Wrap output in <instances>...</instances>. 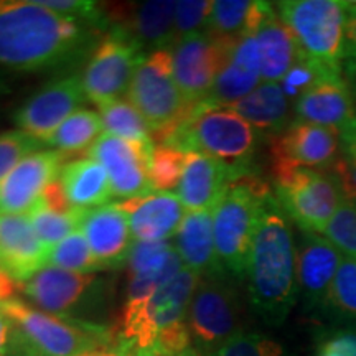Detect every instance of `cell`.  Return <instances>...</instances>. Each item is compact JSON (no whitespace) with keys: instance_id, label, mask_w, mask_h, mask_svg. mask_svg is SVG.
Wrapping results in <instances>:
<instances>
[{"instance_id":"cell-1","label":"cell","mask_w":356,"mask_h":356,"mask_svg":"<svg viewBox=\"0 0 356 356\" xmlns=\"http://www.w3.org/2000/svg\"><path fill=\"white\" fill-rule=\"evenodd\" d=\"M86 26L38 0H0V65L37 71L70 63L88 50Z\"/></svg>"},{"instance_id":"cell-2","label":"cell","mask_w":356,"mask_h":356,"mask_svg":"<svg viewBox=\"0 0 356 356\" xmlns=\"http://www.w3.org/2000/svg\"><path fill=\"white\" fill-rule=\"evenodd\" d=\"M252 310L269 327L286 322L299 297L293 234L274 195L266 200L246 267Z\"/></svg>"},{"instance_id":"cell-3","label":"cell","mask_w":356,"mask_h":356,"mask_svg":"<svg viewBox=\"0 0 356 356\" xmlns=\"http://www.w3.org/2000/svg\"><path fill=\"white\" fill-rule=\"evenodd\" d=\"M200 280L198 274L184 269L147 300L126 302L115 328L118 340L155 356H178L188 350L186 317Z\"/></svg>"},{"instance_id":"cell-4","label":"cell","mask_w":356,"mask_h":356,"mask_svg":"<svg viewBox=\"0 0 356 356\" xmlns=\"http://www.w3.org/2000/svg\"><path fill=\"white\" fill-rule=\"evenodd\" d=\"M256 132L248 121L225 106L202 102L177 126L154 136L155 144L170 145L181 152H198L220 159L241 170H252Z\"/></svg>"},{"instance_id":"cell-5","label":"cell","mask_w":356,"mask_h":356,"mask_svg":"<svg viewBox=\"0 0 356 356\" xmlns=\"http://www.w3.org/2000/svg\"><path fill=\"white\" fill-rule=\"evenodd\" d=\"M270 186L254 172L236 178L213 210V234L218 261L228 275L246 277L254 234Z\"/></svg>"},{"instance_id":"cell-6","label":"cell","mask_w":356,"mask_h":356,"mask_svg":"<svg viewBox=\"0 0 356 356\" xmlns=\"http://www.w3.org/2000/svg\"><path fill=\"white\" fill-rule=\"evenodd\" d=\"M0 312L10 320L13 332L42 356H78L118 341L101 325L58 317L17 297L0 304Z\"/></svg>"},{"instance_id":"cell-7","label":"cell","mask_w":356,"mask_h":356,"mask_svg":"<svg viewBox=\"0 0 356 356\" xmlns=\"http://www.w3.org/2000/svg\"><path fill=\"white\" fill-rule=\"evenodd\" d=\"M275 12L292 32L302 55L323 68L343 73L346 2L284 0L275 3Z\"/></svg>"},{"instance_id":"cell-8","label":"cell","mask_w":356,"mask_h":356,"mask_svg":"<svg viewBox=\"0 0 356 356\" xmlns=\"http://www.w3.org/2000/svg\"><path fill=\"white\" fill-rule=\"evenodd\" d=\"M274 197L304 233L323 234L343 202L346 188L337 172L304 167L274 168Z\"/></svg>"},{"instance_id":"cell-9","label":"cell","mask_w":356,"mask_h":356,"mask_svg":"<svg viewBox=\"0 0 356 356\" xmlns=\"http://www.w3.org/2000/svg\"><path fill=\"white\" fill-rule=\"evenodd\" d=\"M129 102L155 134L177 126L197 104H188L173 78L172 50L150 51L137 68L129 89Z\"/></svg>"},{"instance_id":"cell-10","label":"cell","mask_w":356,"mask_h":356,"mask_svg":"<svg viewBox=\"0 0 356 356\" xmlns=\"http://www.w3.org/2000/svg\"><path fill=\"white\" fill-rule=\"evenodd\" d=\"M186 325L202 356L215 353L231 337L243 330L241 302L226 277L200 280L191 297Z\"/></svg>"},{"instance_id":"cell-11","label":"cell","mask_w":356,"mask_h":356,"mask_svg":"<svg viewBox=\"0 0 356 356\" xmlns=\"http://www.w3.org/2000/svg\"><path fill=\"white\" fill-rule=\"evenodd\" d=\"M145 51L121 30L114 29L101 40L81 74L86 97L99 108L129 95L136 71Z\"/></svg>"},{"instance_id":"cell-12","label":"cell","mask_w":356,"mask_h":356,"mask_svg":"<svg viewBox=\"0 0 356 356\" xmlns=\"http://www.w3.org/2000/svg\"><path fill=\"white\" fill-rule=\"evenodd\" d=\"M234 44V40L215 38L207 32L186 35L173 44V78L188 104L207 99Z\"/></svg>"},{"instance_id":"cell-13","label":"cell","mask_w":356,"mask_h":356,"mask_svg":"<svg viewBox=\"0 0 356 356\" xmlns=\"http://www.w3.org/2000/svg\"><path fill=\"white\" fill-rule=\"evenodd\" d=\"M154 147L134 144L102 132L88 150V155L108 170L113 197L131 200L147 197L155 191L149 175Z\"/></svg>"},{"instance_id":"cell-14","label":"cell","mask_w":356,"mask_h":356,"mask_svg":"<svg viewBox=\"0 0 356 356\" xmlns=\"http://www.w3.org/2000/svg\"><path fill=\"white\" fill-rule=\"evenodd\" d=\"M270 167H304L327 172L340 160V131L293 121L270 140Z\"/></svg>"},{"instance_id":"cell-15","label":"cell","mask_w":356,"mask_h":356,"mask_svg":"<svg viewBox=\"0 0 356 356\" xmlns=\"http://www.w3.org/2000/svg\"><path fill=\"white\" fill-rule=\"evenodd\" d=\"M79 74L58 78L35 92L29 101L17 109L13 121L29 136L43 140L55 132L71 114H74L86 101Z\"/></svg>"},{"instance_id":"cell-16","label":"cell","mask_w":356,"mask_h":356,"mask_svg":"<svg viewBox=\"0 0 356 356\" xmlns=\"http://www.w3.org/2000/svg\"><path fill=\"white\" fill-rule=\"evenodd\" d=\"M66 155L43 149L25 157L0 181V215H30L43 191L60 177Z\"/></svg>"},{"instance_id":"cell-17","label":"cell","mask_w":356,"mask_h":356,"mask_svg":"<svg viewBox=\"0 0 356 356\" xmlns=\"http://www.w3.org/2000/svg\"><path fill=\"white\" fill-rule=\"evenodd\" d=\"M175 8L172 0L142 3H114L104 7L108 22L142 50H170L175 44Z\"/></svg>"},{"instance_id":"cell-18","label":"cell","mask_w":356,"mask_h":356,"mask_svg":"<svg viewBox=\"0 0 356 356\" xmlns=\"http://www.w3.org/2000/svg\"><path fill=\"white\" fill-rule=\"evenodd\" d=\"M252 170H241L207 154L186 152L184 175L177 186L186 211H213L236 178Z\"/></svg>"},{"instance_id":"cell-19","label":"cell","mask_w":356,"mask_h":356,"mask_svg":"<svg viewBox=\"0 0 356 356\" xmlns=\"http://www.w3.org/2000/svg\"><path fill=\"white\" fill-rule=\"evenodd\" d=\"M341 252L325 236L304 233L296 246L297 284L309 310H325Z\"/></svg>"},{"instance_id":"cell-20","label":"cell","mask_w":356,"mask_h":356,"mask_svg":"<svg viewBox=\"0 0 356 356\" xmlns=\"http://www.w3.org/2000/svg\"><path fill=\"white\" fill-rule=\"evenodd\" d=\"M118 207L126 213L134 243H163L177 236L186 210L172 191L124 200Z\"/></svg>"},{"instance_id":"cell-21","label":"cell","mask_w":356,"mask_h":356,"mask_svg":"<svg viewBox=\"0 0 356 356\" xmlns=\"http://www.w3.org/2000/svg\"><path fill=\"white\" fill-rule=\"evenodd\" d=\"M129 289L126 302H142L185 269L172 243H134L127 257Z\"/></svg>"},{"instance_id":"cell-22","label":"cell","mask_w":356,"mask_h":356,"mask_svg":"<svg viewBox=\"0 0 356 356\" xmlns=\"http://www.w3.org/2000/svg\"><path fill=\"white\" fill-rule=\"evenodd\" d=\"M95 280L96 274L70 273L47 266L22 282L20 291L43 312L66 318L86 299Z\"/></svg>"},{"instance_id":"cell-23","label":"cell","mask_w":356,"mask_h":356,"mask_svg":"<svg viewBox=\"0 0 356 356\" xmlns=\"http://www.w3.org/2000/svg\"><path fill=\"white\" fill-rule=\"evenodd\" d=\"M79 229L101 269L126 264L134 241L129 218L118 203L84 211Z\"/></svg>"},{"instance_id":"cell-24","label":"cell","mask_w":356,"mask_h":356,"mask_svg":"<svg viewBox=\"0 0 356 356\" xmlns=\"http://www.w3.org/2000/svg\"><path fill=\"white\" fill-rule=\"evenodd\" d=\"M50 249L26 215H0V267L22 284L48 266Z\"/></svg>"},{"instance_id":"cell-25","label":"cell","mask_w":356,"mask_h":356,"mask_svg":"<svg viewBox=\"0 0 356 356\" xmlns=\"http://www.w3.org/2000/svg\"><path fill=\"white\" fill-rule=\"evenodd\" d=\"M175 248L185 269L202 279H222L228 275L216 256L213 211H186L177 233Z\"/></svg>"},{"instance_id":"cell-26","label":"cell","mask_w":356,"mask_h":356,"mask_svg":"<svg viewBox=\"0 0 356 356\" xmlns=\"http://www.w3.org/2000/svg\"><path fill=\"white\" fill-rule=\"evenodd\" d=\"M355 118L351 91L343 76L323 79L296 102V121L335 127L340 131Z\"/></svg>"},{"instance_id":"cell-27","label":"cell","mask_w":356,"mask_h":356,"mask_svg":"<svg viewBox=\"0 0 356 356\" xmlns=\"http://www.w3.org/2000/svg\"><path fill=\"white\" fill-rule=\"evenodd\" d=\"M58 178L70 204L76 210L86 211L104 207L113 198L108 170L91 157L66 162Z\"/></svg>"},{"instance_id":"cell-28","label":"cell","mask_w":356,"mask_h":356,"mask_svg":"<svg viewBox=\"0 0 356 356\" xmlns=\"http://www.w3.org/2000/svg\"><path fill=\"white\" fill-rule=\"evenodd\" d=\"M261 55V78L264 83H280L299 56V47L287 25L279 19L275 7L256 30Z\"/></svg>"},{"instance_id":"cell-29","label":"cell","mask_w":356,"mask_h":356,"mask_svg":"<svg viewBox=\"0 0 356 356\" xmlns=\"http://www.w3.org/2000/svg\"><path fill=\"white\" fill-rule=\"evenodd\" d=\"M225 108L233 109L254 129L275 136L289 127V99L279 83H262L251 95Z\"/></svg>"},{"instance_id":"cell-30","label":"cell","mask_w":356,"mask_h":356,"mask_svg":"<svg viewBox=\"0 0 356 356\" xmlns=\"http://www.w3.org/2000/svg\"><path fill=\"white\" fill-rule=\"evenodd\" d=\"M274 6L269 2L249 0H216L213 2L207 30L215 38L241 40L256 33L261 22Z\"/></svg>"},{"instance_id":"cell-31","label":"cell","mask_w":356,"mask_h":356,"mask_svg":"<svg viewBox=\"0 0 356 356\" xmlns=\"http://www.w3.org/2000/svg\"><path fill=\"white\" fill-rule=\"evenodd\" d=\"M104 132V124L99 114L89 109H79L43 140L44 147L65 154H81L91 149L92 144Z\"/></svg>"},{"instance_id":"cell-32","label":"cell","mask_w":356,"mask_h":356,"mask_svg":"<svg viewBox=\"0 0 356 356\" xmlns=\"http://www.w3.org/2000/svg\"><path fill=\"white\" fill-rule=\"evenodd\" d=\"M99 113L106 132L134 144L155 145L149 124L129 101L119 99L102 104Z\"/></svg>"},{"instance_id":"cell-33","label":"cell","mask_w":356,"mask_h":356,"mask_svg":"<svg viewBox=\"0 0 356 356\" xmlns=\"http://www.w3.org/2000/svg\"><path fill=\"white\" fill-rule=\"evenodd\" d=\"M261 81L259 73L244 68L229 56L216 76L210 95L203 102L208 106H229L251 95Z\"/></svg>"},{"instance_id":"cell-34","label":"cell","mask_w":356,"mask_h":356,"mask_svg":"<svg viewBox=\"0 0 356 356\" xmlns=\"http://www.w3.org/2000/svg\"><path fill=\"white\" fill-rule=\"evenodd\" d=\"M325 312L337 322L356 323V259H341L328 292Z\"/></svg>"},{"instance_id":"cell-35","label":"cell","mask_w":356,"mask_h":356,"mask_svg":"<svg viewBox=\"0 0 356 356\" xmlns=\"http://www.w3.org/2000/svg\"><path fill=\"white\" fill-rule=\"evenodd\" d=\"M48 266L79 274H96L97 270H101V266L97 264L81 229L74 231L73 234L50 249Z\"/></svg>"},{"instance_id":"cell-36","label":"cell","mask_w":356,"mask_h":356,"mask_svg":"<svg viewBox=\"0 0 356 356\" xmlns=\"http://www.w3.org/2000/svg\"><path fill=\"white\" fill-rule=\"evenodd\" d=\"M83 213V210H76L71 215H63V213L48 210L47 207L38 203L26 216L32 222L35 234L38 236L40 241L48 249H51L79 229Z\"/></svg>"},{"instance_id":"cell-37","label":"cell","mask_w":356,"mask_h":356,"mask_svg":"<svg viewBox=\"0 0 356 356\" xmlns=\"http://www.w3.org/2000/svg\"><path fill=\"white\" fill-rule=\"evenodd\" d=\"M323 236L345 257L356 259V191L346 188L343 202L325 228Z\"/></svg>"},{"instance_id":"cell-38","label":"cell","mask_w":356,"mask_h":356,"mask_svg":"<svg viewBox=\"0 0 356 356\" xmlns=\"http://www.w3.org/2000/svg\"><path fill=\"white\" fill-rule=\"evenodd\" d=\"M186 152L170 145L155 144L150 157L149 175L155 191H172L184 175Z\"/></svg>"},{"instance_id":"cell-39","label":"cell","mask_w":356,"mask_h":356,"mask_svg":"<svg viewBox=\"0 0 356 356\" xmlns=\"http://www.w3.org/2000/svg\"><path fill=\"white\" fill-rule=\"evenodd\" d=\"M332 76H343V73L323 68L322 65L309 60V58H305L299 51L296 63L292 65V68L287 71V74L282 78V81L279 84L287 99H293L297 102L299 97L302 95H305L309 89L317 86V84L322 83L323 79Z\"/></svg>"},{"instance_id":"cell-40","label":"cell","mask_w":356,"mask_h":356,"mask_svg":"<svg viewBox=\"0 0 356 356\" xmlns=\"http://www.w3.org/2000/svg\"><path fill=\"white\" fill-rule=\"evenodd\" d=\"M210 356H286V350L262 333L241 330Z\"/></svg>"},{"instance_id":"cell-41","label":"cell","mask_w":356,"mask_h":356,"mask_svg":"<svg viewBox=\"0 0 356 356\" xmlns=\"http://www.w3.org/2000/svg\"><path fill=\"white\" fill-rule=\"evenodd\" d=\"M44 145L24 131L0 134V181L29 155L43 150Z\"/></svg>"},{"instance_id":"cell-42","label":"cell","mask_w":356,"mask_h":356,"mask_svg":"<svg viewBox=\"0 0 356 356\" xmlns=\"http://www.w3.org/2000/svg\"><path fill=\"white\" fill-rule=\"evenodd\" d=\"M213 2L210 0H184L175 8V43L186 35L204 32L210 20Z\"/></svg>"},{"instance_id":"cell-43","label":"cell","mask_w":356,"mask_h":356,"mask_svg":"<svg viewBox=\"0 0 356 356\" xmlns=\"http://www.w3.org/2000/svg\"><path fill=\"white\" fill-rule=\"evenodd\" d=\"M335 170L346 188L356 191V118L340 129V160Z\"/></svg>"},{"instance_id":"cell-44","label":"cell","mask_w":356,"mask_h":356,"mask_svg":"<svg viewBox=\"0 0 356 356\" xmlns=\"http://www.w3.org/2000/svg\"><path fill=\"white\" fill-rule=\"evenodd\" d=\"M312 356H356V327L325 332L315 343Z\"/></svg>"},{"instance_id":"cell-45","label":"cell","mask_w":356,"mask_h":356,"mask_svg":"<svg viewBox=\"0 0 356 356\" xmlns=\"http://www.w3.org/2000/svg\"><path fill=\"white\" fill-rule=\"evenodd\" d=\"M343 66L346 76L356 88V2H346V37Z\"/></svg>"},{"instance_id":"cell-46","label":"cell","mask_w":356,"mask_h":356,"mask_svg":"<svg viewBox=\"0 0 356 356\" xmlns=\"http://www.w3.org/2000/svg\"><path fill=\"white\" fill-rule=\"evenodd\" d=\"M43 207H47L48 210H53L56 213H63V215H71V213L76 211V208H73L66 198V193L63 190V185H61L60 178L53 180L50 185L47 186L43 191L42 202Z\"/></svg>"},{"instance_id":"cell-47","label":"cell","mask_w":356,"mask_h":356,"mask_svg":"<svg viewBox=\"0 0 356 356\" xmlns=\"http://www.w3.org/2000/svg\"><path fill=\"white\" fill-rule=\"evenodd\" d=\"M134 346L126 341H114V343L99 346V348L88 351V356H132L134 355Z\"/></svg>"},{"instance_id":"cell-48","label":"cell","mask_w":356,"mask_h":356,"mask_svg":"<svg viewBox=\"0 0 356 356\" xmlns=\"http://www.w3.org/2000/svg\"><path fill=\"white\" fill-rule=\"evenodd\" d=\"M7 356H42L37 353L32 346H29L25 343L22 338L13 332L12 328V338H10V346H8V353Z\"/></svg>"},{"instance_id":"cell-49","label":"cell","mask_w":356,"mask_h":356,"mask_svg":"<svg viewBox=\"0 0 356 356\" xmlns=\"http://www.w3.org/2000/svg\"><path fill=\"white\" fill-rule=\"evenodd\" d=\"M12 338V323L6 315L0 312V356H7Z\"/></svg>"},{"instance_id":"cell-50","label":"cell","mask_w":356,"mask_h":356,"mask_svg":"<svg viewBox=\"0 0 356 356\" xmlns=\"http://www.w3.org/2000/svg\"><path fill=\"white\" fill-rule=\"evenodd\" d=\"M132 356H155L152 351H147V350H134Z\"/></svg>"},{"instance_id":"cell-51","label":"cell","mask_w":356,"mask_h":356,"mask_svg":"<svg viewBox=\"0 0 356 356\" xmlns=\"http://www.w3.org/2000/svg\"><path fill=\"white\" fill-rule=\"evenodd\" d=\"M178 356H202V355H200L197 350H193V348H191V346H190L188 350H185L184 353H181V355H178Z\"/></svg>"},{"instance_id":"cell-52","label":"cell","mask_w":356,"mask_h":356,"mask_svg":"<svg viewBox=\"0 0 356 356\" xmlns=\"http://www.w3.org/2000/svg\"><path fill=\"white\" fill-rule=\"evenodd\" d=\"M7 89H6V84H3L2 81H0V95H2V92H6Z\"/></svg>"},{"instance_id":"cell-53","label":"cell","mask_w":356,"mask_h":356,"mask_svg":"<svg viewBox=\"0 0 356 356\" xmlns=\"http://www.w3.org/2000/svg\"><path fill=\"white\" fill-rule=\"evenodd\" d=\"M78 356H88V353H83V355H78Z\"/></svg>"}]
</instances>
